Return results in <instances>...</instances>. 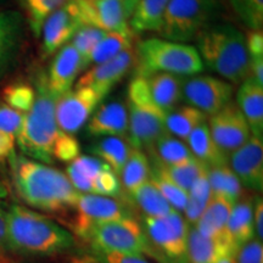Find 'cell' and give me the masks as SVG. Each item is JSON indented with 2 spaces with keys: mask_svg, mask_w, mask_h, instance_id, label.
<instances>
[{
  "mask_svg": "<svg viewBox=\"0 0 263 263\" xmlns=\"http://www.w3.org/2000/svg\"><path fill=\"white\" fill-rule=\"evenodd\" d=\"M9 162L15 192L28 207L49 213L74 209L81 193L60 170L15 153Z\"/></svg>",
  "mask_w": 263,
  "mask_h": 263,
  "instance_id": "cell-1",
  "label": "cell"
},
{
  "mask_svg": "<svg viewBox=\"0 0 263 263\" xmlns=\"http://www.w3.org/2000/svg\"><path fill=\"white\" fill-rule=\"evenodd\" d=\"M6 227L10 254L49 257L65 254L76 245L70 230L26 206L11 205L6 210Z\"/></svg>",
  "mask_w": 263,
  "mask_h": 263,
  "instance_id": "cell-2",
  "label": "cell"
},
{
  "mask_svg": "<svg viewBox=\"0 0 263 263\" xmlns=\"http://www.w3.org/2000/svg\"><path fill=\"white\" fill-rule=\"evenodd\" d=\"M35 99L31 110L25 114L24 123L16 136L22 155L42 163L54 160L52 147L59 132L55 107L59 95L49 88L47 76H41L35 84Z\"/></svg>",
  "mask_w": 263,
  "mask_h": 263,
  "instance_id": "cell-3",
  "label": "cell"
},
{
  "mask_svg": "<svg viewBox=\"0 0 263 263\" xmlns=\"http://www.w3.org/2000/svg\"><path fill=\"white\" fill-rule=\"evenodd\" d=\"M203 65L232 83L250 77V57L242 33L229 25L210 26L197 35Z\"/></svg>",
  "mask_w": 263,
  "mask_h": 263,
  "instance_id": "cell-4",
  "label": "cell"
},
{
  "mask_svg": "<svg viewBox=\"0 0 263 263\" xmlns=\"http://www.w3.org/2000/svg\"><path fill=\"white\" fill-rule=\"evenodd\" d=\"M137 76L146 77L156 72L176 76H195L203 70L197 49L183 43L150 38L138 44Z\"/></svg>",
  "mask_w": 263,
  "mask_h": 263,
  "instance_id": "cell-5",
  "label": "cell"
},
{
  "mask_svg": "<svg viewBox=\"0 0 263 263\" xmlns=\"http://www.w3.org/2000/svg\"><path fill=\"white\" fill-rule=\"evenodd\" d=\"M128 141L133 149H150L167 134L166 114L151 100L145 77L136 76L128 87Z\"/></svg>",
  "mask_w": 263,
  "mask_h": 263,
  "instance_id": "cell-6",
  "label": "cell"
},
{
  "mask_svg": "<svg viewBox=\"0 0 263 263\" xmlns=\"http://www.w3.org/2000/svg\"><path fill=\"white\" fill-rule=\"evenodd\" d=\"M141 226L149 241V257L159 263H189L190 226L179 212L172 210L163 217H144Z\"/></svg>",
  "mask_w": 263,
  "mask_h": 263,
  "instance_id": "cell-7",
  "label": "cell"
},
{
  "mask_svg": "<svg viewBox=\"0 0 263 263\" xmlns=\"http://www.w3.org/2000/svg\"><path fill=\"white\" fill-rule=\"evenodd\" d=\"M216 9L213 0H170L160 33L171 42H189L207 27Z\"/></svg>",
  "mask_w": 263,
  "mask_h": 263,
  "instance_id": "cell-8",
  "label": "cell"
},
{
  "mask_svg": "<svg viewBox=\"0 0 263 263\" xmlns=\"http://www.w3.org/2000/svg\"><path fill=\"white\" fill-rule=\"evenodd\" d=\"M84 241L89 248L101 251L149 256V241L145 232L134 217L98 226Z\"/></svg>",
  "mask_w": 263,
  "mask_h": 263,
  "instance_id": "cell-9",
  "label": "cell"
},
{
  "mask_svg": "<svg viewBox=\"0 0 263 263\" xmlns=\"http://www.w3.org/2000/svg\"><path fill=\"white\" fill-rule=\"evenodd\" d=\"M73 211L71 230L82 241H84L98 226L133 217V212L127 203L118 199L93 194H81Z\"/></svg>",
  "mask_w": 263,
  "mask_h": 263,
  "instance_id": "cell-10",
  "label": "cell"
},
{
  "mask_svg": "<svg viewBox=\"0 0 263 263\" xmlns=\"http://www.w3.org/2000/svg\"><path fill=\"white\" fill-rule=\"evenodd\" d=\"M233 85L213 76H192L183 82L182 98L205 115L213 116L230 103Z\"/></svg>",
  "mask_w": 263,
  "mask_h": 263,
  "instance_id": "cell-11",
  "label": "cell"
},
{
  "mask_svg": "<svg viewBox=\"0 0 263 263\" xmlns=\"http://www.w3.org/2000/svg\"><path fill=\"white\" fill-rule=\"evenodd\" d=\"M103 97L93 88H76L59 97L55 107V117L59 129L74 136L87 123L91 114L103 100Z\"/></svg>",
  "mask_w": 263,
  "mask_h": 263,
  "instance_id": "cell-12",
  "label": "cell"
},
{
  "mask_svg": "<svg viewBox=\"0 0 263 263\" xmlns=\"http://www.w3.org/2000/svg\"><path fill=\"white\" fill-rule=\"evenodd\" d=\"M209 128L216 146L227 159L251 138L244 115L232 101L211 116Z\"/></svg>",
  "mask_w": 263,
  "mask_h": 263,
  "instance_id": "cell-13",
  "label": "cell"
},
{
  "mask_svg": "<svg viewBox=\"0 0 263 263\" xmlns=\"http://www.w3.org/2000/svg\"><path fill=\"white\" fill-rule=\"evenodd\" d=\"M81 25L105 32L129 31L126 0H72Z\"/></svg>",
  "mask_w": 263,
  "mask_h": 263,
  "instance_id": "cell-14",
  "label": "cell"
},
{
  "mask_svg": "<svg viewBox=\"0 0 263 263\" xmlns=\"http://www.w3.org/2000/svg\"><path fill=\"white\" fill-rule=\"evenodd\" d=\"M136 62V54L132 47L124 49L120 54L103 64L90 68L78 80L76 88H93L105 98L122 78L128 73Z\"/></svg>",
  "mask_w": 263,
  "mask_h": 263,
  "instance_id": "cell-15",
  "label": "cell"
},
{
  "mask_svg": "<svg viewBox=\"0 0 263 263\" xmlns=\"http://www.w3.org/2000/svg\"><path fill=\"white\" fill-rule=\"evenodd\" d=\"M229 168L246 189H263V141L252 136L241 147L229 156Z\"/></svg>",
  "mask_w": 263,
  "mask_h": 263,
  "instance_id": "cell-16",
  "label": "cell"
},
{
  "mask_svg": "<svg viewBox=\"0 0 263 263\" xmlns=\"http://www.w3.org/2000/svg\"><path fill=\"white\" fill-rule=\"evenodd\" d=\"M81 26L73 2L67 0L43 24V55L49 57L67 44Z\"/></svg>",
  "mask_w": 263,
  "mask_h": 263,
  "instance_id": "cell-17",
  "label": "cell"
},
{
  "mask_svg": "<svg viewBox=\"0 0 263 263\" xmlns=\"http://www.w3.org/2000/svg\"><path fill=\"white\" fill-rule=\"evenodd\" d=\"M83 70V62L72 44L62 47L51 62L47 82L54 94L61 97L71 90L72 84L80 72Z\"/></svg>",
  "mask_w": 263,
  "mask_h": 263,
  "instance_id": "cell-18",
  "label": "cell"
},
{
  "mask_svg": "<svg viewBox=\"0 0 263 263\" xmlns=\"http://www.w3.org/2000/svg\"><path fill=\"white\" fill-rule=\"evenodd\" d=\"M93 137H126L128 133V111L122 103L105 104L93 115L87 126Z\"/></svg>",
  "mask_w": 263,
  "mask_h": 263,
  "instance_id": "cell-19",
  "label": "cell"
},
{
  "mask_svg": "<svg viewBox=\"0 0 263 263\" xmlns=\"http://www.w3.org/2000/svg\"><path fill=\"white\" fill-rule=\"evenodd\" d=\"M233 205L234 203L226 197L212 196L210 202L207 203L205 211L194 227L205 238L229 244L227 239V224Z\"/></svg>",
  "mask_w": 263,
  "mask_h": 263,
  "instance_id": "cell-20",
  "label": "cell"
},
{
  "mask_svg": "<svg viewBox=\"0 0 263 263\" xmlns=\"http://www.w3.org/2000/svg\"><path fill=\"white\" fill-rule=\"evenodd\" d=\"M254 200L246 197L233 205L227 224V239L234 252L240 246L255 238Z\"/></svg>",
  "mask_w": 263,
  "mask_h": 263,
  "instance_id": "cell-21",
  "label": "cell"
},
{
  "mask_svg": "<svg viewBox=\"0 0 263 263\" xmlns=\"http://www.w3.org/2000/svg\"><path fill=\"white\" fill-rule=\"evenodd\" d=\"M145 80L153 103L163 114L167 115L173 111L182 99L183 78L180 76L156 72L146 76Z\"/></svg>",
  "mask_w": 263,
  "mask_h": 263,
  "instance_id": "cell-22",
  "label": "cell"
},
{
  "mask_svg": "<svg viewBox=\"0 0 263 263\" xmlns=\"http://www.w3.org/2000/svg\"><path fill=\"white\" fill-rule=\"evenodd\" d=\"M238 107L244 115L254 137H263V85L251 77L242 82L236 95Z\"/></svg>",
  "mask_w": 263,
  "mask_h": 263,
  "instance_id": "cell-23",
  "label": "cell"
},
{
  "mask_svg": "<svg viewBox=\"0 0 263 263\" xmlns=\"http://www.w3.org/2000/svg\"><path fill=\"white\" fill-rule=\"evenodd\" d=\"M108 168L110 167L98 157L80 155L67 167L66 176L78 193L90 194L94 180L99 174Z\"/></svg>",
  "mask_w": 263,
  "mask_h": 263,
  "instance_id": "cell-24",
  "label": "cell"
},
{
  "mask_svg": "<svg viewBox=\"0 0 263 263\" xmlns=\"http://www.w3.org/2000/svg\"><path fill=\"white\" fill-rule=\"evenodd\" d=\"M186 249L189 263H217L224 252L230 251L235 254L229 244L205 238L194 226L189 227Z\"/></svg>",
  "mask_w": 263,
  "mask_h": 263,
  "instance_id": "cell-25",
  "label": "cell"
},
{
  "mask_svg": "<svg viewBox=\"0 0 263 263\" xmlns=\"http://www.w3.org/2000/svg\"><path fill=\"white\" fill-rule=\"evenodd\" d=\"M186 143L193 156L207 167L223 166L228 163V159L223 156L216 146L206 122L197 126L192 132Z\"/></svg>",
  "mask_w": 263,
  "mask_h": 263,
  "instance_id": "cell-26",
  "label": "cell"
},
{
  "mask_svg": "<svg viewBox=\"0 0 263 263\" xmlns=\"http://www.w3.org/2000/svg\"><path fill=\"white\" fill-rule=\"evenodd\" d=\"M170 0H138L130 14L132 32H160Z\"/></svg>",
  "mask_w": 263,
  "mask_h": 263,
  "instance_id": "cell-27",
  "label": "cell"
},
{
  "mask_svg": "<svg viewBox=\"0 0 263 263\" xmlns=\"http://www.w3.org/2000/svg\"><path fill=\"white\" fill-rule=\"evenodd\" d=\"M91 151L99 160L106 163L116 176H120L127 160L129 159L133 147L128 139L122 137H106L99 140Z\"/></svg>",
  "mask_w": 263,
  "mask_h": 263,
  "instance_id": "cell-28",
  "label": "cell"
},
{
  "mask_svg": "<svg viewBox=\"0 0 263 263\" xmlns=\"http://www.w3.org/2000/svg\"><path fill=\"white\" fill-rule=\"evenodd\" d=\"M206 122V115L193 106H182L174 108L166 115L167 133L173 134L177 139L186 141L192 132L197 126Z\"/></svg>",
  "mask_w": 263,
  "mask_h": 263,
  "instance_id": "cell-29",
  "label": "cell"
},
{
  "mask_svg": "<svg viewBox=\"0 0 263 263\" xmlns=\"http://www.w3.org/2000/svg\"><path fill=\"white\" fill-rule=\"evenodd\" d=\"M207 178L211 186L212 196H223L235 203L242 194V185L228 164L207 168Z\"/></svg>",
  "mask_w": 263,
  "mask_h": 263,
  "instance_id": "cell-30",
  "label": "cell"
},
{
  "mask_svg": "<svg viewBox=\"0 0 263 263\" xmlns=\"http://www.w3.org/2000/svg\"><path fill=\"white\" fill-rule=\"evenodd\" d=\"M149 150L154 155L153 160L163 166H176L195 159L188 145L170 133L161 137Z\"/></svg>",
  "mask_w": 263,
  "mask_h": 263,
  "instance_id": "cell-31",
  "label": "cell"
},
{
  "mask_svg": "<svg viewBox=\"0 0 263 263\" xmlns=\"http://www.w3.org/2000/svg\"><path fill=\"white\" fill-rule=\"evenodd\" d=\"M129 195L145 217H153V218L163 217L173 210L150 179Z\"/></svg>",
  "mask_w": 263,
  "mask_h": 263,
  "instance_id": "cell-32",
  "label": "cell"
},
{
  "mask_svg": "<svg viewBox=\"0 0 263 263\" xmlns=\"http://www.w3.org/2000/svg\"><path fill=\"white\" fill-rule=\"evenodd\" d=\"M150 172L151 167L147 156L141 150L133 149L120 174L124 189L128 194H132L144 183H146L150 179Z\"/></svg>",
  "mask_w": 263,
  "mask_h": 263,
  "instance_id": "cell-33",
  "label": "cell"
},
{
  "mask_svg": "<svg viewBox=\"0 0 263 263\" xmlns=\"http://www.w3.org/2000/svg\"><path fill=\"white\" fill-rule=\"evenodd\" d=\"M211 197L212 192L206 171L193 183L188 192V201H186V206L183 212L185 213L184 218L189 226L196 224Z\"/></svg>",
  "mask_w": 263,
  "mask_h": 263,
  "instance_id": "cell-34",
  "label": "cell"
},
{
  "mask_svg": "<svg viewBox=\"0 0 263 263\" xmlns=\"http://www.w3.org/2000/svg\"><path fill=\"white\" fill-rule=\"evenodd\" d=\"M133 32H106L104 38L95 45L89 57L90 64H103L123 51L124 49L132 47Z\"/></svg>",
  "mask_w": 263,
  "mask_h": 263,
  "instance_id": "cell-35",
  "label": "cell"
},
{
  "mask_svg": "<svg viewBox=\"0 0 263 263\" xmlns=\"http://www.w3.org/2000/svg\"><path fill=\"white\" fill-rule=\"evenodd\" d=\"M154 162L162 170V172L174 184H177L179 188H182L186 193L189 192L193 183L209 168L196 159L186 161V162L180 164H176V166H163V164L156 162V161H154Z\"/></svg>",
  "mask_w": 263,
  "mask_h": 263,
  "instance_id": "cell-36",
  "label": "cell"
},
{
  "mask_svg": "<svg viewBox=\"0 0 263 263\" xmlns=\"http://www.w3.org/2000/svg\"><path fill=\"white\" fill-rule=\"evenodd\" d=\"M150 180L155 184L156 188L160 190V193L162 194L173 210H176L177 212L184 211L186 201H188V193L184 192L177 184H174L155 162L151 167Z\"/></svg>",
  "mask_w": 263,
  "mask_h": 263,
  "instance_id": "cell-37",
  "label": "cell"
},
{
  "mask_svg": "<svg viewBox=\"0 0 263 263\" xmlns=\"http://www.w3.org/2000/svg\"><path fill=\"white\" fill-rule=\"evenodd\" d=\"M3 100L5 105L18 112L27 114L33 106L35 99V89L27 83H14L4 88Z\"/></svg>",
  "mask_w": 263,
  "mask_h": 263,
  "instance_id": "cell-38",
  "label": "cell"
},
{
  "mask_svg": "<svg viewBox=\"0 0 263 263\" xmlns=\"http://www.w3.org/2000/svg\"><path fill=\"white\" fill-rule=\"evenodd\" d=\"M105 34H106V32L103 29L84 25H82L76 32L73 39H72V47L80 54L82 62H83V70L89 66L90 52L95 45L104 38Z\"/></svg>",
  "mask_w": 263,
  "mask_h": 263,
  "instance_id": "cell-39",
  "label": "cell"
},
{
  "mask_svg": "<svg viewBox=\"0 0 263 263\" xmlns=\"http://www.w3.org/2000/svg\"><path fill=\"white\" fill-rule=\"evenodd\" d=\"M72 263H151L144 256L121 254V252L101 251L89 248L77 257L72 259Z\"/></svg>",
  "mask_w": 263,
  "mask_h": 263,
  "instance_id": "cell-40",
  "label": "cell"
},
{
  "mask_svg": "<svg viewBox=\"0 0 263 263\" xmlns=\"http://www.w3.org/2000/svg\"><path fill=\"white\" fill-rule=\"evenodd\" d=\"M230 4L236 16L251 31L262 29L263 0H230Z\"/></svg>",
  "mask_w": 263,
  "mask_h": 263,
  "instance_id": "cell-41",
  "label": "cell"
},
{
  "mask_svg": "<svg viewBox=\"0 0 263 263\" xmlns=\"http://www.w3.org/2000/svg\"><path fill=\"white\" fill-rule=\"evenodd\" d=\"M67 0H26L31 26L35 35H39L43 24L55 10L66 4Z\"/></svg>",
  "mask_w": 263,
  "mask_h": 263,
  "instance_id": "cell-42",
  "label": "cell"
},
{
  "mask_svg": "<svg viewBox=\"0 0 263 263\" xmlns=\"http://www.w3.org/2000/svg\"><path fill=\"white\" fill-rule=\"evenodd\" d=\"M81 146L78 140L72 134L59 132L52 147V156L62 162H72L80 156Z\"/></svg>",
  "mask_w": 263,
  "mask_h": 263,
  "instance_id": "cell-43",
  "label": "cell"
},
{
  "mask_svg": "<svg viewBox=\"0 0 263 263\" xmlns=\"http://www.w3.org/2000/svg\"><path fill=\"white\" fill-rule=\"evenodd\" d=\"M90 194L118 199L122 194V186H121L118 176H116L111 168L101 172L94 180Z\"/></svg>",
  "mask_w": 263,
  "mask_h": 263,
  "instance_id": "cell-44",
  "label": "cell"
},
{
  "mask_svg": "<svg viewBox=\"0 0 263 263\" xmlns=\"http://www.w3.org/2000/svg\"><path fill=\"white\" fill-rule=\"evenodd\" d=\"M25 114L18 112L8 105L0 104V130L17 136L24 123Z\"/></svg>",
  "mask_w": 263,
  "mask_h": 263,
  "instance_id": "cell-45",
  "label": "cell"
},
{
  "mask_svg": "<svg viewBox=\"0 0 263 263\" xmlns=\"http://www.w3.org/2000/svg\"><path fill=\"white\" fill-rule=\"evenodd\" d=\"M236 263H263V244L254 238L236 250Z\"/></svg>",
  "mask_w": 263,
  "mask_h": 263,
  "instance_id": "cell-46",
  "label": "cell"
},
{
  "mask_svg": "<svg viewBox=\"0 0 263 263\" xmlns=\"http://www.w3.org/2000/svg\"><path fill=\"white\" fill-rule=\"evenodd\" d=\"M12 45V25L5 15H0V68L5 64Z\"/></svg>",
  "mask_w": 263,
  "mask_h": 263,
  "instance_id": "cell-47",
  "label": "cell"
},
{
  "mask_svg": "<svg viewBox=\"0 0 263 263\" xmlns=\"http://www.w3.org/2000/svg\"><path fill=\"white\" fill-rule=\"evenodd\" d=\"M246 48H248L250 59L263 58V33L262 29L251 31L246 41Z\"/></svg>",
  "mask_w": 263,
  "mask_h": 263,
  "instance_id": "cell-48",
  "label": "cell"
},
{
  "mask_svg": "<svg viewBox=\"0 0 263 263\" xmlns=\"http://www.w3.org/2000/svg\"><path fill=\"white\" fill-rule=\"evenodd\" d=\"M15 136L0 130V163L9 160L10 156L15 153Z\"/></svg>",
  "mask_w": 263,
  "mask_h": 263,
  "instance_id": "cell-49",
  "label": "cell"
},
{
  "mask_svg": "<svg viewBox=\"0 0 263 263\" xmlns=\"http://www.w3.org/2000/svg\"><path fill=\"white\" fill-rule=\"evenodd\" d=\"M10 254L8 249V227H6V209L0 203V261L6 259Z\"/></svg>",
  "mask_w": 263,
  "mask_h": 263,
  "instance_id": "cell-50",
  "label": "cell"
},
{
  "mask_svg": "<svg viewBox=\"0 0 263 263\" xmlns=\"http://www.w3.org/2000/svg\"><path fill=\"white\" fill-rule=\"evenodd\" d=\"M254 226L255 238L262 241L263 239V202L262 197H255L254 200Z\"/></svg>",
  "mask_w": 263,
  "mask_h": 263,
  "instance_id": "cell-51",
  "label": "cell"
},
{
  "mask_svg": "<svg viewBox=\"0 0 263 263\" xmlns=\"http://www.w3.org/2000/svg\"><path fill=\"white\" fill-rule=\"evenodd\" d=\"M217 263H236L235 254H233V252L230 251H227L221 256V257H219Z\"/></svg>",
  "mask_w": 263,
  "mask_h": 263,
  "instance_id": "cell-52",
  "label": "cell"
},
{
  "mask_svg": "<svg viewBox=\"0 0 263 263\" xmlns=\"http://www.w3.org/2000/svg\"><path fill=\"white\" fill-rule=\"evenodd\" d=\"M138 3V0H126V8H127V12H128V16L130 17V14L132 11H133L134 6Z\"/></svg>",
  "mask_w": 263,
  "mask_h": 263,
  "instance_id": "cell-53",
  "label": "cell"
},
{
  "mask_svg": "<svg viewBox=\"0 0 263 263\" xmlns=\"http://www.w3.org/2000/svg\"><path fill=\"white\" fill-rule=\"evenodd\" d=\"M6 195H8V190H6L4 182H3L2 178H0V200L5 199Z\"/></svg>",
  "mask_w": 263,
  "mask_h": 263,
  "instance_id": "cell-54",
  "label": "cell"
}]
</instances>
